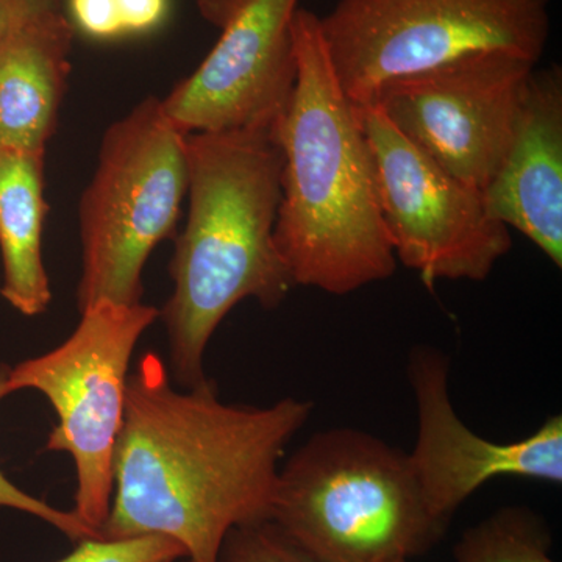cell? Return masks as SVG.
Wrapping results in <instances>:
<instances>
[{"instance_id":"6","label":"cell","mask_w":562,"mask_h":562,"mask_svg":"<svg viewBox=\"0 0 562 562\" xmlns=\"http://www.w3.org/2000/svg\"><path fill=\"white\" fill-rule=\"evenodd\" d=\"M319 24L339 87L358 110L387 81L473 52L538 63L550 14L549 0H339Z\"/></svg>"},{"instance_id":"22","label":"cell","mask_w":562,"mask_h":562,"mask_svg":"<svg viewBox=\"0 0 562 562\" xmlns=\"http://www.w3.org/2000/svg\"><path fill=\"white\" fill-rule=\"evenodd\" d=\"M391 562H408L406 560H395V561H391Z\"/></svg>"},{"instance_id":"23","label":"cell","mask_w":562,"mask_h":562,"mask_svg":"<svg viewBox=\"0 0 562 562\" xmlns=\"http://www.w3.org/2000/svg\"><path fill=\"white\" fill-rule=\"evenodd\" d=\"M165 562H169V561H165ZM187 562H192V561L188 560V558H187Z\"/></svg>"},{"instance_id":"9","label":"cell","mask_w":562,"mask_h":562,"mask_svg":"<svg viewBox=\"0 0 562 562\" xmlns=\"http://www.w3.org/2000/svg\"><path fill=\"white\" fill-rule=\"evenodd\" d=\"M535 66L512 52H473L387 81L369 105L439 168L483 194L512 146Z\"/></svg>"},{"instance_id":"12","label":"cell","mask_w":562,"mask_h":562,"mask_svg":"<svg viewBox=\"0 0 562 562\" xmlns=\"http://www.w3.org/2000/svg\"><path fill=\"white\" fill-rule=\"evenodd\" d=\"M494 220L562 268V72L532 70L512 146L483 191Z\"/></svg>"},{"instance_id":"1","label":"cell","mask_w":562,"mask_h":562,"mask_svg":"<svg viewBox=\"0 0 562 562\" xmlns=\"http://www.w3.org/2000/svg\"><path fill=\"white\" fill-rule=\"evenodd\" d=\"M313 402L231 405L216 384L176 387L157 353L128 376L113 498L101 538L158 535L192 562H217L228 532L271 520L280 461Z\"/></svg>"},{"instance_id":"20","label":"cell","mask_w":562,"mask_h":562,"mask_svg":"<svg viewBox=\"0 0 562 562\" xmlns=\"http://www.w3.org/2000/svg\"><path fill=\"white\" fill-rule=\"evenodd\" d=\"M125 40L154 35L165 27L172 0H116Z\"/></svg>"},{"instance_id":"15","label":"cell","mask_w":562,"mask_h":562,"mask_svg":"<svg viewBox=\"0 0 562 562\" xmlns=\"http://www.w3.org/2000/svg\"><path fill=\"white\" fill-rule=\"evenodd\" d=\"M553 536L541 514L505 506L462 532L454 562H554Z\"/></svg>"},{"instance_id":"11","label":"cell","mask_w":562,"mask_h":562,"mask_svg":"<svg viewBox=\"0 0 562 562\" xmlns=\"http://www.w3.org/2000/svg\"><path fill=\"white\" fill-rule=\"evenodd\" d=\"M417 408L416 446L409 454L428 508L443 522L487 482L502 476L562 483V416L549 417L527 438L494 442L472 431L450 398V360L419 346L406 366Z\"/></svg>"},{"instance_id":"4","label":"cell","mask_w":562,"mask_h":562,"mask_svg":"<svg viewBox=\"0 0 562 562\" xmlns=\"http://www.w3.org/2000/svg\"><path fill=\"white\" fill-rule=\"evenodd\" d=\"M271 520L319 562H391L438 546L409 454L357 428L316 432L280 468Z\"/></svg>"},{"instance_id":"2","label":"cell","mask_w":562,"mask_h":562,"mask_svg":"<svg viewBox=\"0 0 562 562\" xmlns=\"http://www.w3.org/2000/svg\"><path fill=\"white\" fill-rule=\"evenodd\" d=\"M297 80L271 132L281 150L273 239L295 286L346 295L397 269L371 147L322 40L319 16L292 21Z\"/></svg>"},{"instance_id":"16","label":"cell","mask_w":562,"mask_h":562,"mask_svg":"<svg viewBox=\"0 0 562 562\" xmlns=\"http://www.w3.org/2000/svg\"><path fill=\"white\" fill-rule=\"evenodd\" d=\"M217 562H319L306 553L272 520L233 528Z\"/></svg>"},{"instance_id":"21","label":"cell","mask_w":562,"mask_h":562,"mask_svg":"<svg viewBox=\"0 0 562 562\" xmlns=\"http://www.w3.org/2000/svg\"><path fill=\"white\" fill-rule=\"evenodd\" d=\"M14 3H16V0H0V32L3 31L7 22H9Z\"/></svg>"},{"instance_id":"13","label":"cell","mask_w":562,"mask_h":562,"mask_svg":"<svg viewBox=\"0 0 562 562\" xmlns=\"http://www.w3.org/2000/svg\"><path fill=\"white\" fill-rule=\"evenodd\" d=\"M76 36L61 0H16L0 32V146L46 149Z\"/></svg>"},{"instance_id":"19","label":"cell","mask_w":562,"mask_h":562,"mask_svg":"<svg viewBox=\"0 0 562 562\" xmlns=\"http://www.w3.org/2000/svg\"><path fill=\"white\" fill-rule=\"evenodd\" d=\"M63 9L76 35L94 43L125 40L116 0H65Z\"/></svg>"},{"instance_id":"18","label":"cell","mask_w":562,"mask_h":562,"mask_svg":"<svg viewBox=\"0 0 562 562\" xmlns=\"http://www.w3.org/2000/svg\"><path fill=\"white\" fill-rule=\"evenodd\" d=\"M9 373L10 366L0 362V402L9 397ZM0 508L14 509L36 517L43 522L49 524L55 530L63 532L70 541L80 542L88 538H99L98 532L88 528L72 512H63L55 508L38 497L22 491L16 484L7 479L5 473L0 471Z\"/></svg>"},{"instance_id":"3","label":"cell","mask_w":562,"mask_h":562,"mask_svg":"<svg viewBox=\"0 0 562 562\" xmlns=\"http://www.w3.org/2000/svg\"><path fill=\"white\" fill-rule=\"evenodd\" d=\"M188 220L176 236L160 310L180 387L206 382L211 338L238 303L276 310L295 288L273 239L283 157L271 132L190 133Z\"/></svg>"},{"instance_id":"5","label":"cell","mask_w":562,"mask_h":562,"mask_svg":"<svg viewBox=\"0 0 562 562\" xmlns=\"http://www.w3.org/2000/svg\"><path fill=\"white\" fill-rule=\"evenodd\" d=\"M187 139L155 95L103 133L79 202V313L101 302H143L144 268L176 236L187 198Z\"/></svg>"},{"instance_id":"7","label":"cell","mask_w":562,"mask_h":562,"mask_svg":"<svg viewBox=\"0 0 562 562\" xmlns=\"http://www.w3.org/2000/svg\"><path fill=\"white\" fill-rule=\"evenodd\" d=\"M158 317L160 310L143 302L98 303L80 313L60 346L10 368V394L40 392L57 414L44 449L69 454L77 483L72 513L99 536L113 498L133 353Z\"/></svg>"},{"instance_id":"14","label":"cell","mask_w":562,"mask_h":562,"mask_svg":"<svg viewBox=\"0 0 562 562\" xmlns=\"http://www.w3.org/2000/svg\"><path fill=\"white\" fill-rule=\"evenodd\" d=\"M46 149L0 146V294L25 317L46 313L52 302L43 255L47 216Z\"/></svg>"},{"instance_id":"17","label":"cell","mask_w":562,"mask_h":562,"mask_svg":"<svg viewBox=\"0 0 562 562\" xmlns=\"http://www.w3.org/2000/svg\"><path fill=\"white\" fill-rule=\"evenodd\" d=\"M187 558L180 542L165 536L147 535L135 538H88L72 553L55 562H176Z\"/></svg>"},{"instance_id":"10","label":"cell","mask_w":562,"mask_h":562,"mask_svg":"<svg viewBox=\"0 0 562 562\" xmlns=\"http://www.w3.org/2000/svg\"><path fill=\"white\" fill-rule=\"evenodd\" d=\"M220 29L198 69L161 99L181 131L272 132L290 105L295 80L292 21L299 0H195Z\"/></svg>"},{"instance_id":"8","label":"cell","mask_w":562,"mask_h":562,"mask_svg":"<svg viewBox=\"0 0 562 562\" xmlns=\"http://www.w3.org/2000/svg\"><path fill=\"white\" fill-rule=\"evenodd\" d=\"M371 147L395 258L428 290L439 280L483 281L513 247L480 191L439 168L375 105L358 109Z\"/></svg>"}]
</instances>
